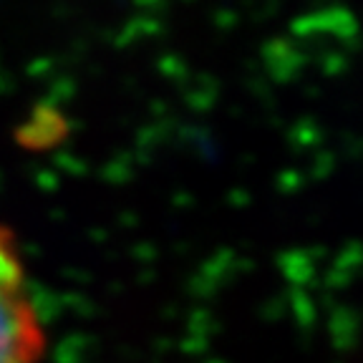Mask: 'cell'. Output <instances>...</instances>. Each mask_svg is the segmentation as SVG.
Segmentation results:
<instances>
[{"label": "cell", "instance_id": "obj_1", "mask_svg": "<svg viewBox=\"0 0 363 363\" xmlns=\"http://www.w3.org/2000/svg\"><path fill=\"white\" fill-rule=\"evenodd\" d=\"M48 330L11 227L0 225V363H40Z\"/></svg>", "mask_w": 363, "mask_h": 363}]
</instances>
